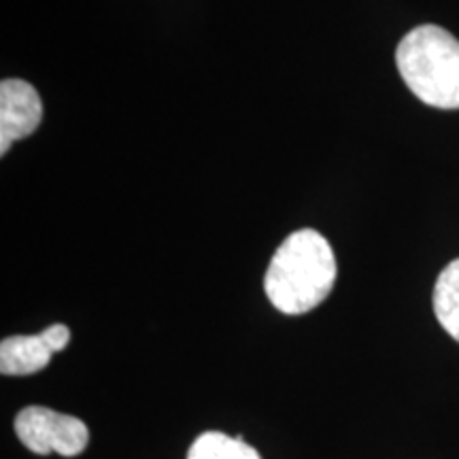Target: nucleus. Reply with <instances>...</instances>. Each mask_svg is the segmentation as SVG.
<instances>
[{"instance_id":"nucleus-1","label":"nucleus","mask_w":459,"mask_h":459,"mask_svg":"<svg viewBox=\"0 0 459 459\" xmlns=\"http://www.w3.org/2000/svg\"><path fill=\"white\" fill-rule=\"evenodd\" d=\"M336 281V255L317 230H296L274 251L264 290L277 311L304 315L317 308Z\"/></svg>"},{"instance_id":"nucleus-2","label":"nucleus","mask_w":459,"mask_h":459,"mask_svg":"<svg viewBox=\"0 0 459 459\" xmlns=\"http://www.w3.org/2000/svg\"><path fill=\"white\" fill-rule=\"evenodd\" d=\"M395 65L419 100L436 108H459V41L449 30L423 24L402 39Z\"/></svg>"},{"instance_id":"nucleus-3","label":"nucleus","mask_w":459,"mask_h":459,"mask_svg":"<svg viewBox=\"0 0 459 459\" xmlns=\"http://www.w3.org/2000/svg\"><path fill=\"white\" fill-rule=\"evenodd\" d=\"M15 434L20 443L37 455L57 453L62 457H77L90 443V429L82 419L48 406H26L17 412Z\"/></svg>"},{"instance_id":"nucleus-4","label":"nucleus","mask_w":459,"mask_h":459,"mask_svg":"<svg viewBox=\"0 0 459 459\" xmlns=\"http://www.w3.org/2000/svg\"><path fill=\"white\" fill-rule=\"evenodd\" d=\"M71 342V330L65 324H54L41 334L9 336L0 342V372L4 377H28L41 372L51 355L65 351Z\"/></svg>"},{"instance_id":"nucleus-5","label":"nucleus","mask_w":459,"mask_h":459,"mask_svg":"<svg viewBox=\"0 0 459 459\" xmlns=\"http://www.w3.org/2000/svg\"><path fill=\"white\" fill-rule=\"evenodd\" d=\"M43 122V102L34 85L22 79H3L0 83V156L15 141L26 139Z\"/></svg>"},{"instance_id":"nucleus-6","label":"nucleus","mask_w":459,"mask_h":459,"mask_svg":"<svg viewBox=\"0 0 459 459\" xmlns=\"http://www.w3.org/2000/svg\"><path fill=\"white\" fill-rule=\"evenodd\" d=\"M434 313L446 334L459 342V260H453L436 281Z\"/></svg>"},{"instance_id":"nucleus-7","label":"nucleus","mask_w":459,"mask_h":459,"mask_svg":"<svg viewBox=\"0 0 459 459\" xmlns=\"http://www.w3.org/2000/svg\"><path fill=\"white\" fill-rule=\"evenodd\" d=\"M187 459H262L254 446L245 443L240 436L221 432H206L194 440L187 451Z\"/></svg>"}]
</instances>
